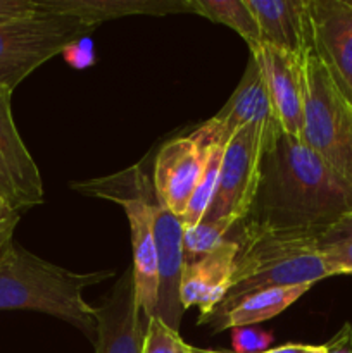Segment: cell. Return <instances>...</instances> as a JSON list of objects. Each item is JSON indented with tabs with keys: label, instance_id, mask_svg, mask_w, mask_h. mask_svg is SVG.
Segmentation results:
<instances>
[{
	"label": "cell",
	"instance_id": "17",
	"mask_svg": "<svg viewBox=\"0 0 352 353\" xmlns=\"http://www.w3.org/2000/svg\"><path fill=\"white\" fill-rule=\"evenodd\" d=\"M43 14L69 16L97 28L128 16H168L190 12L188 0H38Z\"/></svg>",
	"mask_w": 352,
	"mask_h": 353
},
{
	"label": "cell",
	"instance_id": "18",
	"mask_svg": "<svg viewBox=\"0 0 352 353\" xmlns=\"http://www.w3.org/2000/svg\"><path fill=\"white\" fill-rule=\"evenodd\" d=\"M313 286H283V288H268L251 293L242 300L235 302L228 309L216 310L199 324H211L216 333L235 327L254 326V324L276 317L283 310L289 309L293 302L307 293Z\"/></svg>",
	"mask_w": 352,
	"mask_h": 353
},
{
	"label": "cell",
	"instance_id": "24",
	"mask_svg": "<svg viewBox=\"0 0 352 353\" xmlns=\"http://www.w3.org/2000/svg\"><path fill=\"white\" fill-rule=\"evenodd\" d=\"M320 250L331 276L352 274V240L320 243Z\"/></svg>",
	"mask_w": 352,
	"mask_h": 353
},
{
	"label": "cell",
	"instance_id": "6",
	"mask_svg": "<svg viewBox=\"0 0 352 353\" xmlns=\"http://www.w3.org/2000/svg\"><path fill=\"white\" fill-rule=\"evenodd\" d=\"M93 31L76 17L55 14L0 24V88L14 92L35 69Z\"/></svg>",
	"mask_w": 352,
	"mask_h": 353
},
{
	"label": "cell",
	"instance_id": "32",
	"mask_svg": "<svg viewBox=\"0 0 352 353\" xmlns=\"http://www.w3.org/2000/svg\"><path fill=\"white\" fill-rule=\"evenodd\" d=\"M217 353H230V352H217Z\"/></svg>",
	"mask_w": 352,
	"mask_h": 353
},
{
	"label": "cell",
	"instance_id": "21",
	"mask_svg": "<svg viewBox=\"0 0 352 353\" xmlns=\"http://www.w3.org/2000/svg\"><path fill=\"white\" fill-rule=\"evenodd\" d=\"M231 228L223 223L200 221L193 228H183V265L217 250L228 240Z\"/></svg>",
	"mask_w": 352,
	"mask_h": 353
},
{
	"label": "cell",
	"instance_id": "19",
	"mask_svg": "<svg viewBox=\"0 0 352 353\" xmlns=\"http://www.w3.org/2000/svg\"><path fill=\"white\" fill-rule=\"evenodd\" d=\"M190 12L207 17L237 31L254 50L259 47V26L245 0H188Z\"/></svg>",
	"mask_w": 352,
	"mask_h": 353
},
{
	"label": "cell",
	"instance_id": "5",
	"mask_svg": "<svg viewBox=\"0 0 352 353\" xmlns=\"http://www.w3.org/2000/svg\"><path fill=\"white\" fill-rule=\"evenodd\" d=\"M306 102L300 140L352 185V102L313 50L304 57Z\"/></svg>",
	"mask_w": 352,
	"mask_h": 353
},
{
	"label": "cell",
	"instance_id": "1",
	"mask_svg": "<svg viewBox=\"0 0 352 353\" xmlns=\"http://www.w3.org/2000/svg\"><path fill=\"white\" fill-rule=\"evenodd\" d=\"M352 212V185L300 138L275 124L247 217L233 228L323 240Z\"/></svg>",
	"mask_w": 352,
	"mask_h": 353
},
{
	"label": "cell",
	"instance_id": "29",
	"mask_svg": "<svg viewBox=\"0 0 352 353\" xmlns=\"http://www.w3.org/2000/svg\"><path fill=\"white\" fill-rule=\"evenodd\" d=\"M337 240H352V212L345 216L337 226L331 228L323 240L320 243H328V241H337Z\"/></svg>",
	"mask_w": 352,
	"mask_h": 353
},
{
	"label": "cell",
	"instance_id": "4",
	"mask_svg": "<svg viewBox=\"0 0 352 353\" xmlns=\"http://www.w3.org/2000/svg\"><path fill=\"white\" fill-rule=\"evenodd\" d=\"M71 186L81 195L99 196L123 207L130 223L131 250H133L131 271H133L138 305L147 319L154 317L157 307L159 271L150 216V205L155 199L152 179L145 174L141 165H133L109 178L72 183Z\"/></svg>",
	"mask_w": 352,
	"mask_h": 353
},
{
	"label": "cell",
	"instance_id": "27",
	"mask_svg": "<svg viewBox=\"0 0 352 353\" xmlns=\"http://www.w3.org/2000/svg\"><path fill=\"white\" fill-rule=\"evenodd\" d=\"M61 55L75 69L90 68L95 62V48H93L92 40L88 37L81 38V40L75 41L69 47H66Z\"/></svg>",
	"mask_w": 352,
	"mask_h": 353
},
{
	"label": "cell",
	"instance_id": "26",
	"mask_svg": "<svg viewBox=\"0 0 352 353\" xmlns=\"http://www.w3.org/2000/svg\"><path fill=\"white\" fill-rule=\"evenodd\" d=\"M21 219L19 210L14 209L2 195H0V257L6 254L14 243V231Z\"/></svg>",
	"mask_w": 352,
	"mask_h": 353
},
{
	"label": "cell",
	"instance_id": "9",
	"mask_svg": "<svg viewBox=\"0 0 352 353\" xmlns=\"http://www.w3.org/2000/svg\"><path fill=\"white\" fill-rule=\"evenodd\" d=\"M12 92L0 88V195L24 212L43 203L40 169L24 145L10 105Z\"/></svg>",
	"mask_w": 352,
	"mask_h": 353
},
{
	"label": "cell",
	"instance_id": "30",
	"mask_svg": "<svg viewBox=\"0 0 352 353\" xmlns=\"http://www.w3.org/2000/svg\"><path fill=\"white\" fill-rule=\"evenodd\" d=\"M266 353H328L324 345H299V343H290L283 345V347L271 348Z\"/></svg>",
	"mask_w": 352,
	"mask_h": 353
},
{
	"label": "cell",
	"instance_id": "25",
	"mask_svg": "<svg viewBox=\"0 0 352 353\" xmlns=\"http://www.w3.org/2000/svg\"><path fill=\"white\" fill-rule=\"evenodd\" d=\"M41 14L43 10L38 0H0V24L28 19Z\"/></svg>",
	"mask_w": 352,
	"mask_h": 353
},
{
	"label": "cell",
	"instance_id": "11",
	"mask_svg": "<svg viewBox=\"0 0 352 353\" xmlns=\"http://www.w3.org/2000/svg\"><path fill=\"white\" fill-rule=\"evenodd\" d=\"M211 145L193 134L168 141L159 150L154 164V192L162 207L182 219L186 212L200 174L206 165Z\"/></svg>",
	"mask_w": 352,
	"mask_h": 353
},
{
	"label": "cell",
	"instance_id": "16",
	"mask_svg": "<svg viewBox=\"0 0 352 353\" xmlns=\"http://www.w3.org/2000/svg\"><path fill=\"white\" fill-rule=\"evenodd\" d=\"M207 123L228 141L240 128L248 126V124L269 126V124L278 123L273 114L264 76L254 57L248 59L247 69L226 105Z\"/></svg>",
	"mask_w": 352,
	"mask_h": 353
},
{
	"label": "cell",
	"instance_id": "15",
	"mask_svg": "<svg viewBox=\"0 0 352 353\" xmlns=\"http://www.w3.org/2000/svg\"><path fill=\"white\" fill-rule=\"evenodd\" d=\"M259 26V45L306 55L311 48L307 0H245Z\"/></svg>",
	"mask_w": 352,
	"mask_h": 353
},
{
	"label": "cell",
	"instance_id": "22",
	"mask_svg": "<svg viewBox=\"0 0 352 353\" xmlns=\"http://www.w3.org/2000/svg\"><path fill=\"white\" fill-rule=\"evenodd\" d=\"M141 353H192V347L182 340L178 331L171 330L159 317H150Z\"/></svg>",
	"mask_w": 352,
	"mask_h": 353
},
{
	"label": "cell",
	"instance_id": "23",
	"mask_svg": "<svg viewBox=\"0 0 352 353\" xmlns=\"http://www.w3.org/2000/svg\"><path fill=\"white\" fill-rule=\"evenodd\" d=\"M275 341L273 333L254 326H244L231 330L233 353H266Z\"/></svg>",
	"mask_w": 352,
	"mask_h": 353
},
{
	"label": "cell",
	"instance_id": "3",
	"mask_svg": "<svg viewBox=\"0 0 352 353\" xmlns=\"http://www.w3.org/2000/svg\"><path fill=\"white\" fill-rule=\"evenodd\" d=\"M231 230H237L233 240L238 243L233 283L216 310L228 309L244 296L261 290L313 286L331 276L321 255L320 240L242 228Z\"/></svg>",
	"mask_w": 352,
	"mask_h": 353
},
{
	"label": "cell",
	"instance_id": "12",
	"mask_svg": "<svg viewBox=\"0 0 352 353\" xmlns=\"http://www.w3.org/2000/svg\"><path fill=\"white\" fill-rule=\"evenodd\" d=\"M148 319L141 312L133 271L126 269L113 292L97 307L95 353H141Z\"/></svg>",
	"mask_w": 352,
	"mask_h": 353
},
{
	"label": "cell",
	"instance_id": "13",
	"mask_svg": "<svg viewBox=\"0 0 352 353\" xmlns=\"http://www.w3.org/2000/svg\"><path fill=\"white\" fill-rule=\"evenodd\" d=\"M150 216L159 271L157 307L154 317H159L171 330L178 331L185 312L179 299L183 272V224L178 216L159 203L157 196L150 205Z\"/></svg>",
	"mask_w": 352,
	"mask_h": 353
},
{
	"label": "cell",
	"instance_id": "10",
	"mask_svg": "<svg viewBox=\"0 0 352 353\" xmlns=\"http://www.w3.org/2000/svg\"><path fill=\"white\" fill-rule=\"evenodd\" d=\"M251 57H254L264 76L273 114L280 128L285 133L300 138L304 130V102H306V79H304L306 55L289 54L268 45H259L251 50Z\"/></svg>",
	"mask_w": 352,
	"mask_h": 353
},
{
	"label": "cell",
	"instance_id": "8",
	"mask_svg": "<svg viewBox=\"0 0 352 353\" xmlns=\"http://www.w3.org/2000/svg\"><path fill=\"white\" fill-rule=\"evenodd\" d=\"M311 50L352 102V0H307Z\"/></svg>",
	"mask_w": 352,
	"mask_h": 353
},
{
	"label": "cell",
	"instance_id": "2",
	"mask_svg": "<svg viewBox=\"0 0 352 353\" xmlns=\"http://www.w3.org/2000/svg\"><path fill=\"white\" fill-rule=\"evenodd\" d=\"M114 271L72 272L43 261L14 241L0 257V310H35L78 327L95 341L97 307L83 299L85 288L106 281Z\"/></svg>",
	"mask_w": 352,
	"mask_h": 353
},
{
	"label": "cell",
	"instance_id": "28",
	"mask_svg": "<svg viewBox=\"0 0 352 353\" xmlns=\"http://www.w3.org/2000/svg\"><path fill=\"white\" fill-rule=\"evenodd\" d=\"M328 353H352V324H344L340 331L324 345Z\"/></svg>",
	"mask_w": 352,
	"mask_h": 353
},
{
	"label": "cell",
	"instance_id": "14",
	"mask_svg": "<svg viewBox=\"0 0 352 353\" xmlns=\"http://www.w3.org/2000/svg\"><path fill=\"white\" fill-rule=\"evenodd\" d=\"M237 254L238 243L228 234V240L217 250L183 265L179 283L183 309L197 307L200 310L199 321L206 319L216 310L226 299L233 283Z\"/></svg>",
	"mask_w": 352,
	"mask_h": 353
},
{
	"label": "cell",
	"instance_id": "31",
	"mask_svg": "<svg viewBox=\"0 0 352 353\" xmlns=\"http://www.w3.org/2000/svg\"><path fill=\"white\" fill-rule=\"evenodd\" d=\"M192 353H217L214 350H197V348H192Z\"/></svg>",
	"mask_w": 352,
	"mask_h": 353
},
{
	"label": "cell",
	"instance_id": "7",
	"mask_svg": "<svg viewBox=\"0 0 352 353\" xmlns=\"http://www.w3.org/2000/svg\"><path fill=\"white\" fill-rule=\"evenodd\" d=\"M275 124H248L231 137L224 147L213 202L202 221L233 228L247 217L259 186L268 131Z\"/></svg>",
	"mask_w": 352,
	"mask_h": 353
},
{
	"label": "cell",
	"instance_id": "20",
	"mask_svg": "<svg viewBox=\"0 0 352 353\" xmlns=\"http://www.w3.org/2000/svg\"><path fill=\"white\" fill-rule=\"evenodd\" d=\"M228 143H213L207 154L206 165L200 174L199 183H197L193 195L190 199L188 207H186L185 216L182 217L183 228H193L204 219L206 212L209 210L211 202H213L214 192H216L217 176H219L221 161H223L224 147Z\"/></svg>",
	"mask_w": 352,
	"mask_h": 353
}]
</instances>
